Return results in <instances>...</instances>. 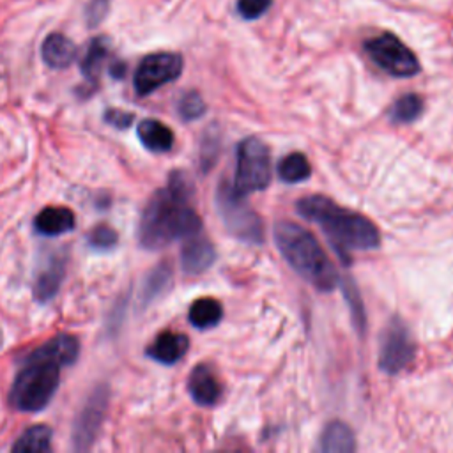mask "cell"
Masks as SVG:
<instances>
[{
	"label": "cell",
	"instance_id": "obj_26",
	"mask_svg": "<svg viewBox=\"0 0 453 453\" xmlns=\"http://www.w3.org/2000/svg\"><path fill=\"white\" fill-rule=\"evenodd\" d=\"M177 108H179V113H180V117L184 120H195V119L203 115L205 103H203V99H202V96L198 92L189 90V92L180 96Z\"/></svg>",
	"mask_w": 453,
	"mask_h": 453
},
{
	"label": "cell",
	"instance_id": "obj_8",
	"mask_svg": "<svg viewBox=\"0 0 453 453\" xmlns=\"http://www.w3.org/2000/svg\"><path fill=\"white\" fill-rule=\"evenodd\" d=\"M182 57L172 51H159L143 57L133 76L136 94L149 96L159 87L177 80L182 73Z\"/></svg>",
	"mask_w": 453,
	"mask_h": 453
},
{
	"label": "cell",
	"instance_id": "obj_3",
	"mask_svg": "<svg viewBox=\"0 0 453 453\" xmlns=\"http://www.w3.org/2000/svg\"><path fill=\"white\" fill-rule=\"evenodd\" d=\"M274 242L287 264L317 290L329 292L338 285L333 262L310 230L290 221H278Z\"/></svg>",
	"mask_w": 453,
	"mask_h": 453
},
{
	"label": "cell",
	"instance_id": "obj_7",
	"mask_svg": "<svg viewBox=\"0 0 453 453\" xmlns=\"http://www.w3.org/2000/svg\"><path fill=\"white\" fill-rule=\"evenodd\" d=\"M365 51L372 62L396 78H409L419 73L418 57L393 34H380L365 42Z\"/></svg>",
	"mask_w": 453,
	"mask_h": 453
},
{
	"label": "cell",
	"instance_id": "obj_19",
	"mask_svg": "<svg viewBox=\"0 0 453 453\" xmlns=\"http://www.w3.org/2000/svg\"><path fill=\"white\" fill-rule=\"evenodd\" d=\"M319 449L324 453H350V451H354L356 439H354L352 430L342 421L329 423L320 435Z\"/></svg>",
	"mask_w": 453,
	"mask_h": 453
},
{
	"label": "cell",
	"instance_id": "obj_20",
	"mask_svg": "<svg viewBox=\"0 0 453 453\" xmlns=\"http://www.w3.org/2000/svg\"><path fill=\"white\" fill-rule=\"evenodd\" d=\"M223 317V308L214 297H200L189 306L188 319L196 329L214 327Z\"/></svg>",
	"mask_w": 453,
	"mask_h": 453
},
{
	"label": "cell",
	"instance_id": "obj_2",
	"mask_svg": "<svg viewBox=\"0 0 453 453\" xmlns=\"http://www.w3.org/2000/svg\"><path fill=\"white\" fill-rule=\"evenodd\" d=\"M296 207L304 219L322 228L340 253L375 250L380 242V234L375 223L363 214L340 207L327 196L311 195L301 198Z\"/></svg>",
	"mask_w": 453,
	"mask_h": 453
},
{
	"label": "cell",
	"instance_id": "obj_12",
	"mask_svg": "<svg viewBox=\"0 0 453 453\" xmlns=\"http://www.w3.org/2000/svg\"><path fill=\"white\" fill-rule=\"evenodd\" d=\"M216 260V250L205 237L191 235L180 250V265L188 274H200L207 271Z\"/></svg>",
	"mask_w": 453,
	"mask_h": 453
},
{
	"label": "cell",
	"instance_id": "obj_5",
	"mask_svg": "<svg viewBox=\"0 0 453 453\" xmlns=\"http://www.w3.org/2000/svg\"><path fill=\"white\" fill-rule=\"evenodd\" d=\"M271 182V152L269 147L257 136L244 138L237 145L235 177L232 188L239 195L265 189Z\"/></svg>",
	"mask_w": 453,
	"mask_h": 453
},
{
	"label": "cell",
	"instance_id": "obj_31",
	"mask_svg": "<svg viewBox=\"0 0 453 453\" xmlns=\"http://www.w3.org/2000/svg\"><path fill=\"white\" fill-rule=\"evenodd\" d=\"M133 113H129V111H124V110H117V108H110V110H106L104 111V120L110 124V126H113V127H117V129H126V127H129L131 126V122H133Z\"/></svg>",
	"mask_w": 453,
	"mask_h": 453
},
{
	"label": "cell",
	"instance_id": "obj_4",
	"mask_svg": "<svg viewBox=\"0 0 453 453\" xmlns=\"http://www.w3.org/2000/svg\"><path fill=\"white\" fill-rule=\"evenodd\" d=\"M60 368L58 363L30 352L11 386V405L21 412L42 411L58 388Z\"/></svg>",
	"mask_w": 453,
	"mask_h": 453
},
{
	"label": "cell",
	"instance_id": "obj_29",
	"mask_svg": "<svg viewBox=\"0 0 453 453\" xmlns=\"http://www.w3.org/2000/svg\"><path fill=\"white\" fill-rule=\"evenodd\" d=\"M347 283V281H345ZM343 290H345V297L350 304V310H352V317L357 324V327H365V313H363V304H361V299L357 297V290L356 287L352 285V281H349L347 285H343Z\"/></svg>",
	"mask_w": 453,
	"mask_h": 453
},
{
	"label": "cell",
	"instance_id": "obj_17",
	"mask_svg": "<svg viewBox=\"0 0 453 453\" xmlns=\"http://www.w3.org/2000/svg\"><path fill=\"white\" fill-rule=\"evenodd\" d=\"M142 145L156 154L168 152L173 147V131L156 119H143L136 127Z\"/></svg>",
	"mask_w": 453,
	"mask_h": 453
},
{
	"label": "cell",
	"instance_id": "obj_16",
	"mask_svg": "<svg viewBox=\"0 0 453 453\" xmlns=\"http://www.w3.org/2000/svg\"><path fill=\"white\" fill-rule=\"evenodd\" d=\"M32 352L37 356L48 357V359L58 363L60 366H69L78 359L80 343L73 334L60 333V334L50 338L46 343L34 349Z\"/></svg>",
	"mask_w": 453,
	"mask_h": 453
},
{
	"label": "cell",
	"instance_id": "obj_1",
	"mask_svg": "<svg viewBox=\"0 0 453 453\" xmlns=\"http://www.w3.org/2000/svg\"><path fill=\"white\" fill-rule=\"evenodd\" d=\"M191 184L173 172L168 184L147 202L138 226V241L147 250H161L173 241L200 234L202 219L191 205Z\"/></svg>",
	"mask_w": 453,
	"mask_h": 453
},
{
	"label": "cell",
	"instance_id": "obj_18",
	"mask_svg": "<svg viewBox=\"0 0 453 453\" xmlns=\"http://www.w3.org/2000/svg\"><path fill=\"white\" fill-rule=\"evenodd\" d=\"M64 274H65V260L64 258L55 257L51 262H48L44 265V269H41L35 278V285H34L35 299L41 303L50 301L57 294Z\"/></svg>",
	"mask_w": 453,
	"mask_h": 453
},
{
	"label": "cell",
	"instance_id": "obj_15",
	"mask_svg": "<svg viewBox=\"0 0 453 453\" xmlns=\"http://www.w3.org/2000/svg\"><path fill=\"white\" fill-rule=\"evenodd\" d=\"M76 218L74 212L62 205H50L39 211V214L34 219V226L39 234L48 237H57L65 232H71L74 228Z\"/></svg>",
	"mask_w": 453,
	"mask_h": 453
},
{
	"label": "cell",
	"instance_id": "obj_28",
	"mask_svg": "<svg viewBox=\"0 0 453 453\" xmlns=\"http://www.w3.org/2000/svg\"><path fill=\"white\" fill-rule=\"evenodd\" d=\"M271 5V0H237V11L244 19L260 18Z\"/></svg>",
	"mask_w": 453,
	"mask_h": 453
},
{
	"label": "cell",
	"instance_id": "obj_14",
	"mask_svg": "<svg viewBox=\"0 0 453 453\" xmlns=\"http://www.w3.org/2000/svg\"><path fill=\"white\" fill-rule=\"evenodd\" d=\"M76 44L60 32L50 34L41 44V57L51 69H65L76 58Z\"/></svg>",
	"mask_w": 453,
	"mask_h": 453
},
{
	"label": "cell",
	"instance_id": "obj_23",
	"mask_svg": "<svg viewBox=\"0 0 453 453\" xmlns=\"http://www.w3.org/2000/svg\"><path fill=\"white\" fill-rule=\"evenodd\" d=\"M310 172H311V166H310V161L304 154L301 152H292V154H287L280 163H278V177L283 180V182H301L304 179L310 177Z\"/></svg>",
	"mask_w": 453,
	"mask_h": 453
},
{
	"label": "cell",
	"instance_id": "obj_13",
	"mask_svg": "<svg viewBox=\"0 0 453 453\" xmlns=\"http://www.w3.org/2000/svg\"><path fill=\"white\" fill-rule=\"evenodd\" d=\"M189 349V340L182 333L163 331L147 347V356L161 365H175Z\"/></svg>",
	"mask_w": 453,
	"mask_h": 453
},
{
	"label": "cell",
	"instance_id": "obj_30",
	"mask_svg": "<svg viewBox=\"0 0 453 453\" xmlns=\"http://www.w3.org/2000/svg\"><path fill=\"white\" fill-rule=\"evenodd\" d=\"M108 0H92L87 9H85V16L88 21V27H96L97 23H101V19L106 16L108 12Z\"/></svg>",
	"mask_w": 453,
	"mask_h": 453
},
{
	"label": "cell",
	"instance_id": "obj_6",
	"mask_svg": "<svg viewBox=\"0 0 453 453\" xmlns=\"http://www.w3.org/2000/svg\"><path fill=\"white\" fill-rule=\"evenodd\" d=\"M216 205L228 232L246 242H262V221L255 211L246 203L244 196L239 195L232 184L225 180L218 186Z\"/></svg>",
	"mask_w": 453,
	"mask_h": 453
},
{
	"label": "cell",
	"instance_id": "obj_21",
	"mask_svg": "<svg viewBox=\"0 0 453 453\" xmlns=\"http://www.w3.org/2000/svg\"><path fill=\"white\" fill-rule=\"evenodd\" d=\"M51 449V428L46 425H34L27 428L12 444L16 453H44Z\"/></svg>",
	"mask_w": 453,
	"mask_h": 453
},
{
	"label": "cell",
	"instance_id": "obj_32",
	"mask_svg": "<svg viewBox=\"0 0 453 453\" xmlns=\"http://www.w3.org/2000/svg\"><path fill=\"white\" fill-rule=\"evenodd\" d=\"M124 64L122 62H117V65H111V69H110V73L113 74V76H117V78H122L124 76Z\"/></svg>",
	"mask_w": 453,
	"mask_h": 453
},
{
	"label": "cell",
	"instance_id": "obj_10",
	"mask_svg": "<svg viewBox=\"0 0 453 453\" xmlns=\"http://www.w3.org/2000/svg\"><path fill=\"white\" fill-rule=\"evenodd\" d=\"M108 388L97 386L85 400L80 414L76 416L73 428V446L74 449H88L97 437L101 423L108 407Z\"/></svg>",
	"mask_w": 453,
	"mask_h": 453
},
{
	"label": "cell",
	"instance_id": "obj_22",
	"mask_svg": "<svg viewBox=\"0 0 453 453\" xmlns=\"http://www.w3.org/2000/svg\"><path fill=\"white\" fill-rule=\"evenodd\" d=\"M108 57V41L104 37H96L90 41L85 57L81 58V73L88 81H96L99 73H101V65L104 64Z\"/></svg>",
	"mask_w": 453,
	"mask_h": 453
},
{
	"label": "cell",
	"instance_id": "obj_24",
	"mask_svg": "<svg viewBox=\"0 0 453 453\" xmlns=\"http://www.w3.org/2000/svg\"><path fill=\"white\" fill-rule=\"evenodd\" d=\"M423 111V99L418 94H405L395 101L389 110V119L395 124H409Z\"/></svg>",
	"mask_w": 453,
	"mask_h": 453
},
{
	"label": "cell",
	"instance_id": "obj_27",
	"mask_svg": "<svg viewBox=\"0 0 453 453\" xmlns=\"http://www.w3.org/2000/svg\"><path fill=\"white\" fill-rule=\"evenodd\" d=\"M117 242V232L108 225H97L88 232V244L94 250H110Z\"/></svg>",
	"mask_w": 453,
	"mask_h": 453
},
{
	"label": "cell",
	"instance_id": "obj_9",
	"mask_svg": "<svg viewBox=\"0 0 453 453\" xmlns=\"http://www.w3.org/2000/svg\"><path fill=\"white\" fill-rule=\"evenodd\" d=\"M416 343L411 336V331L407 326L393 319L380 338V349H379V368L389 375H395L402 372L414 357Z\"/></svg>",
	"mask_w": 453,
	"mask_h": 453
},
{
	"label": "cell",
	"instance_id": "obj_25",
	"mask_svg": "<svg viewBox=\"0 0 453 453\" xmlns=\"http://www.w3.org/2000/svg\"><path fill=\"white\" fill-rule=\"evenodd\" d=\"M170 280H172V267H168L166 264L157 265V267L149 274V278L145 280L143 292H142L143 301L149 303V301H152L154 297H157L161 292H165V288L170 285Z\"/></svg>",
	"mask_w": 453,
	"mask_h": 453
},
{
	"label": "cell",
	"instance_id": "obj_11",
	"mask_svg": "<svg viewBox=\"0 0 453 453\" xmlns=\"http://www.w3.org/2000/svg\"><path fill=\"white\" fill-rule=\"evenodd\" d=\"M188 391L195 403L202 407H211L221 396V384L211 366L196 365L189 373Z\"/></svg>",
	"mask_w": 453,
	"mask_h": 453
}]
</instances>
